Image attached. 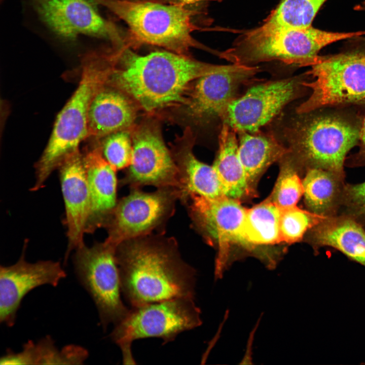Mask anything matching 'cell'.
<instances>
[{
	"label": "cell",
	"instance_id": "19",
	"mask_svg": "<svg viewBox=\"0 0 365 365\" xmlns=\"http://www.w3.org/2000/svg\"><path fill=\"white\" fill-rule=\"evenodd\" d=\"M306 235L315 255L322 248H332L365 267V229L352 218L341 214L322 218Z\"/></svg>",
	"mask_w": 365,
	"mask_h": 365
},
{
	"label": "cell",
	"instance_id": "23",
	"mask_svg": "<svg viewBox=\"0 0 365 365\" xmlns=\"http://www.w3.org/2000/svg\"><path fill=\"white\" fill-rule=\"evenodd\" d=\"M218 151L212 165L225 195L239 200L251 190L238 155L236 132L223 123L218 137Z\"/></svg>",
	"mask_w": 365,
	"mask_h": 365
},
{
	"label": "cell",
	"instance_id": "29",
	"mask_svg": "<svg viewBox=\"0 0 365 365\" xmlns=\"http://www.w3.org/2000/svg\"><path fill=\"white\" fill-rule=\"evenodd\" d=\"M322 217L297 206L280 208V242L292 243L302 240L308 231Z\"/></svg>",
	"mask_w": 365,
	"mask_h": 365
},
{
	"label": "cell",
	"instance_id": "24",
	"mask_svg": "<svg viewBox=\"0 0 365 365\" xmlns=\"http://www.w3.org/2000/svg\"><path fill=\"white\" fill-rule=\"evenodd\" d=\"M238 133V155L251 189L252 185L270 165L290 151L271 134L260 131Z\"/></svg>",
	"mask_w": 365,
	"mask_h": 365
},
{
	"label": "cell",
	"instance_id": "28",
	"mask_svg": "<svg viewBox=\"0 0 365 365\" xmlns=\"http://www.w3.org/2000/svg\"><path fill=\"white\" fill-rule=\"evenodd\" d=\"M281 160L279 175L268 200L280 208L294 206L303 195L301 171L290 153Z\"/></svg>",
	"mask_w": 365,
	"mask_h": 365
},
{
	"label": "cell",
	"instance_id": "17",
	"mask_svg": "<svg viewBox=\"0 0 365 365\" xmlns=\"http://www.w3.org/2000/svg\"><path fill=\"white\" fill-rule=\"evenodd\" d=\"M58 169L68 239L65 263L72 250L85 244L84 235L89 215L90 200L83 155L79 151L67 157Z\"/></svg>",
	"mask_w": 365,
	"mask_h": 365
},
{
	"label": "cell",
	"instance_id": "20",
	"mask_svg": "<svg viewBox=\"0 0 365 365\" xmlns=\"http://www.w3.org/2000/svg\"><path fill=\"white\" fill-rule=\"evenodd\" d=\"M102 87L91 102L88 114V137H106L128 130L136 117L133 100L119 89Z\"/></svg>",
	"mask_w": 365,
	"mask_h": 365
},
{
	"label": "cell",
	"instance_id": "14",
	"mask_svg": "<svg viewBox=\"0 0 365 365\" xmlns=\"http://www.w3.org/2000/svg\"><path fill=\"white\" fill-rule=\"evenodd\" d=\"M26 243L16 263L0 267V321L9 327L15 323L18 310L28 293L43 285L56 286L66 276L58 262H27Z\"/></svg>",
	"mask_w": 365,
	"mask_h": 365
},
{
	"label": "cell",
	"instance_id": "6",
	"mask_svg": "<svg viewBox=\"0 0 365 365\" xmlns=\"http://www.w3.org/2000/svg\"><path fill=\"white\" fill-rule=\"evenodd\" d=\"M359 133L352 122L334 115L306 118L286 130L289 153L301 171L315 168L343 174L346 156Z\"/></svg>",
	"mask_w": 365,
	"mask_h": 365
},
{
	"label": "cell",
	"instance_id": "9",
	"mask_svg": "<svg viewBox=\"0 0 365 365\" xmlns=\"http://www.w3.org/2000/svg\"><path fill=\"white\" fill-rule=\"evenodd\" d=\"M312 82H303L312 90L310 97L297 108L300 114L323 106L365 100V55L341 53L318 57L311 65Z\"/></svg>",
	"mask_w": 365,
	"mask_h": 365
},
{
	"label": "cell",
	"instance_id": "3",
	"mask_svg": "<svg viewBox=\"0 0 365 365\" xmlns=\"http://www.w3.org/2000/svg\"><path fill=\"white\" fill-rule=\"evenodd\" d=\"M79 86L58 115L49 142L36 163L32 191L41 189L63 161L79 151L88 137V114L96 93L106 85L114 64L106 52H92L84 57Z\"/></svg>",
	"mask_w": 365,
	"mask_h": 365
},
{
	"label": "cell",
	"instance_id": "26",
	"mask_svg": "<svg viewBox=\"0 0 365 365\" xmlns=\"http://www.w3.org/2000/svg\"><path fill=\"white\" fill-rule=\"evenodd\" d=\"M280 207L267 199L247 209L243 229L245 245L280 243Z\"/></svg>",
	"mask_w": 365,
	"mask_h": 365
},
{
	"label": "cell",
	"instance_id": "33",
	"mask_svg": "<svg viewBox=\"0 0 365 365\" xmlns=\"http://www.w3.org/2000/svg\"><path fill=\"white\" fill-rule=\"evenodd\" d=\"M207 0H166L165 3L168 4H183L187 6H193L196 5H199L202 2Z\"/></svg>",
	"mask_w": 365,
	"mask_h": 365
},
{
	"label": "cell",
	"instance_id": "1",
	"mask_svg": "<svg viewBox=\"0 0 365 365\" xmlns=\"http://www.w3.org/2000/svg\"><path fill=\"white\" fill-rule=\"evenodd\" d=\"M129 48L123 43L118 48L107 84L122 91L150 113L184 103L188 85L198 78L237 68L234 64H208L168 50L140 55Z\"/></svg>",
	"mask_w": 365,
	"mask_h": 365
},
{
	"label": "cell",
	"instance_id": "10",
	"mask_svg": "<svg viewBox=\"0 0 365 365\" xmlns=\"http://www.w3.org/2000/svg\"><path fill=\"white\" fill-rule=\"evenodd\" d=\"M179 189L161 188L148 193L133 189L119 201L105 228L104 242L116 247L122 242L150 235L172 214Z\"/></svg>",
	"mask_w": 365,
	"mask_h": 365
},
{
	"label": "cell",
	"instance_id": "18",
	"mask_svg": "<svg viewBox=\"0 0 365 365\" xmlns=\"http://www.w3.org/2000/svg\"><path fill=\"white\" fill-rule=\"evenodd\" d=\"M83 155L90 193V206L86 233L105 227L118 202L116 170L104 158L101 147Z\"/></svg>",
	"mask_w": 365,
	"mask_h": 365
},
{
	"label": "cell",
	"instance_id": "34",
	"mask_svg": "<svg viewBox=\"0 0 365 365\" xmlns=\"http://www.w3.org/2000/svg\"><path fill=\"white\" fill-rule=\"evenodd\" d=\"M129 1H157V0H129Z\"/></svg>",
	"mask_w": 365,
	"mask_h": 365
},
{
	"label": "cell",
	"instance_id": "32",
	"mask_svg": "<svg viewBox=\"0 0 365 365\" xmlns=\"http://www.w3.org/2000/svg\"><path fill=\"white\" fill-rule=\"evenodd\" d=\"M360 149L359 152L345 161V165L348 167L365 166V118L359 133Z\"/></svg>",
	"mask_w": 365,
	"mask_h": 365
},
{
	"label": "cell",
	"instance_id": "31",
	"mask_svg": "<svg viewBox=\"0 0 365 365\" xmlns=\"http://www.w3.org/2000/svg\"><path fill=\"white\" fill-rule=\"evenodd\" d=\"M339 214L352 218L365 229V181L346 183Z\"/></svg>",
	"mask_w": 365,
	"mask_h": 365
},
{
	"label": "cell",
	"instance_id": "22",
	"mask_svg": "<svg viewBox=\"0 0 365 365\" xmlns=\"http://www.w3.org/2000/svg\"><path fill=\"white\" fill-rule=\"evenodd\" d=\"M345 180V174L320 168L307 169L302 184L308 210L322 218L338 215Z\"/></svg>",
	"mask_w": 365,
	"mask_h": 365
},
{
	"label": "cell",
	"instance_id": "11",
	"mask_svg": "<svg viewBox=\"0 0 365 365\" xmlns=\"http://www.w3.org/2000/svg\"><path fill=\"white\" fill-rule=\"evenodd\" d=\"M133 130L131 159L124 182L133 189L150 185L180 191L178 169L158 125L148 120Z\"/></svg>",
	"mask_w": 365,
	"mask_h": 365
},
{
	"label": "cell",
	"instance_id": "30",
	"mask_svg": "<svg viewBox=\"0 0 365 365\" xmlns=\"http://www.w3.org/2000/svg\"><path fill=\"white\" fill-rule=\"evenodd\" d=\"M101 147L104 158L116 171L129 166L132 151L131 133L129 131L110 134Z\"/></svg>",
	"mask_w": 365,
	"mask_h": 365
},
{
	"label": "cell",
	"instance_id": "16",
	"mask_svg": "<svg viewBox=\"0 0 365 365\" xmlns=\"http://www.w3.org/2000/svg\"><path fill=\"white\" fill-rule=\"evenodd\" d=\"M259 71L258 67L242 65L237 70L198 78L183 103L186 115L197 123L222 119L229 104L236 98L239 87Z\"/></svg>",
	"mask_w": 365,
	"mask_h": 365
},
{
	"label": "cell",
	"instance_id": "8",
	"mask_svg": "<svg viewBox=\"0 0 365 365\" xmlns=\"http://www.w3.org/2000/svg\"><path fill=\"white\" fill-rule=\"evenodd\" d=\"M116 249L104 241L90 247L84 244L73 256L76 276L92 299L104 330L118 324L130 310L121 299Z\"/></svg>",
	"mask_w": 365,
	"mask_h": 365
},
{
	"label": "cell",
	"instance_id": "13",
	"mask_svg": "<svg viewBox=\"0 0 365 365\" xmlns=\"http://www.w3.org/2000/svg\"><path fill=\"white\" fill-rule=\"evenodd\" d=\"M190 212L195 227L208 240L218 246L215 276L220 277L227 261V248L232 243L245 245L243 229L247 209L238 200L226 196L209 199L192 195Z\"/></svg>",
	"mask_w": 365,
	"mask_h": 365
},
{
	"label": "cell",
	"instance_id": "4",
	"mask_svg": "<svg viewBox=\"0 0 365 365\" xmlns=\"http://www.w3.org/2000/svg\"><path fill=\"white\" fill-rule=\"evenodd\" d=\"M106 8L128 26V47L148 44L190 56L191 48L202 47L192 36L199 29L193 22L199 12L179 4L153 1L93 0Z\"/></svg>",
	"mask_w": 365,
	"mask_h": 365
},
{
	"label": "cell",
	"instance_id": "21",
	"mask_svg": "<svg viewBox=\"0 0 365 365\" xmlns=\"http://www.w3.org/2000/svg\"><path fill=\"white\" fill-rule=\"evenodd\" d=\"M193 142L192 133L187 129L172 153L179 171L181 199L186 200L192 195L209 199L226 196L213 166L201 162L194 155Z\"/></svg>",
	"mask_w": 365,
	"mask_h": 365
},
{
	"label": "cell",
	"instance_id": "5",
	"mask_svg": "<svg viewBox=\"0 0 365 365\" xmlns=\"http://www.w3.org/2000/svg\"><path fill=\"white\" fill-rule=\"evenodd\" d=\"M361 31L331 32L313 27H259L244 32L233 46L220 54L233 64L252 66L277 60L299 66L311 65L317 54L333 43L362 35Z\"/></svg>",
	"mask_w": 365,
	"mask_h": 365
},
{
	"label": "cell",
	"instance_id": "25",
	"mask_svg": "<svg viewBox=\"0 0 365 365\" xmlns=\"http://www.w3.org/2000/svg\"><path fill=\"white\" fill-rule=\"evenodd\" d=\"M89 355L84 348L68 345L59 350L50 337H46L37 343L28 341L22 351L11 350L0 359L1 364H81Z\"/></svg>",
	"mask_w": 365,
	"mask_h": 365
},
{
	"label": "cell",
	"instance_id": "12",
	"mask_svg": "<svg viewBox=\"0 0 365 365\" xmlns=\"http://www.w3.org/2000/svg\"><path fill=\"white\" fill-rule=\"evenodd\" d=\"M302 83L290 78L252 86L231 101L221 119L237 133L258 132L298 96Z\"/></svg>",
	"mask_w": 365,
	"mask_h": 365
},
{
	"label": "cell",
	"instance_id": "15",
	"mask_svg": "<svg viewBox=\"0 0 365 365\" xmlns=\"http://www.w3.org/2000/svg\"><path fill=\"white\" fill-rule=\"evenodd\" d=\"M41 19L56 35L72 39L79 35L107 38L112 43L121 37L113 24L105 20L88 0H31Z\"/></svg>",
	"mask_w": 365,
	"mask_h": 365
},
{
	"label": "cell",
	"instance_id": "2",
	"mask_svg": "<svg viewBox=\"0 0 365 365\" xmlns=\"http://www.w3.org/2000/svg\"><path fill=\"white\" fill-rule=\"evenodd\" d=\"M121 294L131 307L195 298L196 271L181 258L174 239L147 235L116 249Z\"/></svg>",
	"mask_w": 365,
	"mask_h": 365
},
{
	"label": "cell",
	"instance_id": "7",
	"mask_svg": "<svg viewBox=\"0 0 365 365\" xmlns=\"http://www.w3.org/2000/svg\"><path fill=\"white\" fill-rule=\"evenodd\" d=\"M200 309L194 298L180 297L132 307L115 325L112 340L121 349L124 364H134L131 346L137 339L157 337L164 343L172 341L180 333L201 325Z\"/></svg>",
	"mask_w": 365,
	"mask_h": 365
},
{
	"label": "cell",
	"instance_id": "27",
	"mask_svg": "<svg viewBox=\"0 0 365 365\" xmlns=\"http://www.w3.org/2000/svg\"><path fill=\"white\" fill-rule=\"evenodd\" d=\"M327 0H282L271 13V22L283 28H300L311 25Z\"/></svg>",
	"mask_w": 365,
	"mask_h": 365
}]
</instances>
